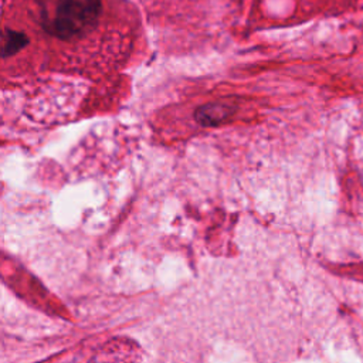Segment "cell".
<instances>
[{
  "instance_id": "1",
  "label": "cell",
  "mask_w": 363,
  "mask_h": 363,
  "mask_svg": "<svg viewBox=\"0 0 363 363\" xmlns=\"http://www.w3.org/2000/svg\"><path fill=\"white\" fill-rule=\"evenodd\" d=\"M99 0H57L48 28L61 38L85 33L98 18Z\"/></svg>"
},
{
  "instance_id": "2",
  "label": "cell",
  "mask_w": 363,
  "mask_h": 363,
  "mask_svg": "<svg viewBox=\"0 0 363 363\" xmlns=\"http://www.w3.org/2000/svg\"><path fill=\"white\" fill-rule=\"evenodd\" d=\"M233 108L221 102H213L196 109L194 118L203 126H217L233 115Z\"/></svg>"
}]
</instances>
